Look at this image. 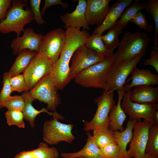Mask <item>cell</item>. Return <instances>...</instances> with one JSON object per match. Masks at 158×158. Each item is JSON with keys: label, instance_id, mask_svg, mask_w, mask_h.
I'll return each instance as SVG.
<instances>
[{"label": "cell", "instance_id": "ffe728a7", "mask_svg": "<svg viewBox=\"0 0 158 158\" xmlns=\"http://www.w3.org/2000/svg\"><path fill=\"white\" fill-rule=\"evenodd\" d=\"M23 97L25 102V106L22 111L25 119L30 123L32 128L35 126V120L37 116L40 113L46 112L49 115L52 116L53 118L58 120L63 119L64 118L56 111L50 112L48 111L46 108H42L38 111L35 109L32 106V103L35 100L30 94L28 91H25L21 95Z\"/></svg>", "mask_w": 158, "mask_h": 158}, {"label": "cell", "instance_id": "9a60e30c", "mask_svg": "<svg viewBox=\"0 0 158 158\" xmlns=\"http://www.w3.org/2000/svg\"><path fill=\"white\" fill-rule=\"evenodd\" d=\"M110 0H87L85 18L88 25H99L105 19L111 6Z\"/></svg>", "mask_w": 158, "mask_h": 158}, {"label": "cell", "instance_id": "ab89813d", "mask_svg": "<svg viewBox=\"0 0 158 158\" xmlns=\"http://www.w3.org/2000/svg\"><path fill=\"white\" fill-rule=\"evenodd\" d=\"M144 65L153 66L158 73V49L153 48L151 52L150 57L145 60Z\"/></svg>", "mask_w": 158, "mask_h": 158}, {"label": "cell", "instance_id": "8992f818", "mask_svg": "<svg viewBox=\"0 0 158 158\" xmlns=\"http://www.w3.org/2000/svg\"><path fill=\"white\" fill-rule=\"evenodd\" d=\"M65 41V30L61 28L52 30L43 36L37 54L54 65L62 53Z\"/></svg>", "mask_w": 158, "mask_h": 158}, {"label": "cell", "instance_id": "2e32d148", "mask_svg": "<svg viewBox=\"0 0 158 158\" xmlns=\"http://www.w3.org/2000/svg\"><path fill=\"white\" fill-rule=\"evenodd\" d=\"M133 0H118L111 6L105 19L103 22L94 30L92 35H102L105 31L109 30L116 24L120 18L125 9L131 5Z\"/></svg>", "mask_w": 158, "mask_h": 158}, {"label": "cell", "instance_id": "4fadbf2b", "mask_svg": "<svg viewBox=\"0 0 158 158\" xmlns=\"http://www.w3.org/2000/svg\"><path fill=\"white\" fill-rule=\"evenodd\" d=\"M65 41L63 50L59 59L69 63L75 51L85 45L90 35L87 30L68 27L65 30Z\"/></svg>", "mask_w": 158, "mask_h": 158}, {"label": "cell", "instance_id": "d6986e66", "mask_svg": "<svg viewBox=\"0 0 158 158\" xmlns=\"http://www.w3.org/2000/svg\"><path fill=\"white\" fill-rule=\"evenodd\" d=\"M129 97L132 102L140 104H154L158 102V87L150 85L135 86L130 90Z\"/></svg>", "mask_w": 158, "mask_h": 158}, {"label": "cell", "instance_id": "e0dca14e", "mask_svg": "<svg viewBox=\"0 0 158 158\" xmlns=\"http://www.w3.org/2000/svg\"><path fill=\"white\" fill-rule=\"evenodd\" d=\"M86 1L79 0L75 10L71 13H67L61 16V22L64 25V28H75L78 29L82 28L87 30L90 27L86 19Z\"/></svg>", "mask_w": 158, "mask_h": 158}, {"label": "cell", "instance_id": "f6af8a7d", "mask_svg": "<svg viewBox=\"0 0 158 158\" xmlns=\"http://www.w3.org/2000/svg\"><path fill=\"white\" fill-rule=\"evenodd\" d=\"M138 158H158V156H155L145 154L143 156Z\"/></svg>", "mask_w": 158, "mask_h": 158}, {"label": "cell", "instance_id": "44dd1931", "mask_svg": "<svg viewBox=\"0 0 158 158\" xmlns=\"http://www.w3.org/2000/svg\"><path fill=\"white\" fill-rule=\"evenodd\" d=\"M87 135L86 143L83 149L74 153L62 152L61 154V157L63 158H76L80 157L86 158H109L98 147L89 131H87Z\"/></svg>", "mask_w": 158, "mask_h": 158}, {"label": "cell", "instance_id": "e575fe53", "mask_svg": "<svg viewBox=\"0 0 158 158\" xmlns=\"http://www.w3.org/2000/svg\"><path fill=\"white\" fill-rule=\"evenodd\" d=\"M102 152L109 158H129L123 152L115 142L109 144L100 149Z\"/></svg>", "mask_w": 158, "mask_h": 158}, {"label": "cell", "instance_id": "1f68e13d", "mask_svg": "<svg viewBox=\"0 0 158 158\" xmlns=\"http://www.w3.org/2000/svg\"><path fill=\"white\" fill-rule=\"evenodd\" d=\"M152 17L155 26V39L153 48H158V0H149L145 8Z\"/></svg>", "mask_w": 158, "mask_h": 158}, {"label": "cell", "instance_id": "7402d4cb", "mask_svg": "<svg viewBox=\"0 0 158 158\" xmlns=\"http://www.w3.org/2000/svg\"><path fill=\"white\" fill-rule=\"evenodd\" d=\"M118 101L111 110L109 115V126L113 132L118 130L122 131L124 129L123 125L126 118V115L121 106L122 98L124 93V87L117 90Z\"/></svg>", "mask_w": 158, "mask_h": 158}, {"label": "cell", "instance_id": "7c38bea8", "mask_svg": "<svg viewBox=\"0 0 158 158\" xmlns=\"http://www.w3.org/2000/svg\"><path fill=\"white\" fill-rule=\"evenodd\" d=\"M131 90L125 92L121 102V106L129 120H138L143 118L152 124V119L153 113L158 109L157 103L154 104H140L132 102L129 95Z\"/></svg>", "mask_w": 158, "mask_h": 158}, {"label": "cell", "instance_id": "f35d334b", "mask_svg": "<svg viewBox=\"0 0 158 158\" xmlns=\"http://www.w3.org/2000/svg\"><path fill=\"white\" fill-rule=\"evenodd\" d=\"M41 0H30V2L33 14V20L39 25H42L45 22L42 17L40 6Z\"/></svg>", "mask_w": 158, "mask_h": 158}, {"label": "cell", "instance_id": "9c48e42d", "mask_svg": "<svg viewBox=\"0 0 158 158\" xmlns=\"http://www.w3.org/2000/svg\"><path fill=\"white\" fill-rule=\"evenodd\" d=\"M106 58L95 53L85 45L80 47L75 51L71 59L70 81L74 79L84 70L103 61Z\"/></svg>", "mask_w": 158, "mask_h": 158}, {"label": "cell", "instance_id": "7bdbcfd3", "mask_svg": "<svg viewBox=\"0 0 158 158\" xmlns=\"http://www.w3.org/2000/svg\"><path fill=\"white\" fill-rule=\"evenodd\" d=\"M32 150L24 151L17 154L14 158H33Z\"/></svg>", "mask_w": 158, "mask_h": 158}, {"label": "cell", "instance_id": "ba28073f", "mask_svg": "<svg viewBox=\"0 0 158 158\" xmlns=\"http://www.w3.org/2000/svg\"><path fill=\"white\" fill-rule=\"evenodd\" d=\"M142 57L140 55L123 63L116 65L113 64L108 73L104 89L111 92L123 88L127 77Z\"/></svg>", "mask_w": 158, "mask_h": 158}, {"label": "cell", "instance_id": "3957f363", "mask_svg": "<svg viewBox=\"0 0 158 158\" xmlns=\"http://www.w3.org/2000/svg\"><path fill=\"white\" fill-rule=\"evenodd\" d=\"M113 64V56L107 57L103 61L83 70L74 78L80 86L104 89L108 73Z\"/></svg>", "mask_w": 158, "mask_h": 158}, {"label": "cell", "instance_id": "5bb4252c", "mask_svg": "<svg viewBox=\"0 0 158 158\" xmlns=\"http://www.w3.org/2000/svg\"><path fill=\"white\" fill-rule=\"evenodd\" d=\"M23 32L22 36L17 37L12 41L10 46L14 54H18L25 49L37 52L43 36L35 32L31 28H25Z\"/></svg>", "mask_w": 158, "mask_h": 158}, {"label": "cell", "instance_id": "bcb514c9", "mask_svg": "<svg viewBox=\"0 0 158 158\" xmlns=\"http://www.w3.org/2000/svg\"><path fill=\"white\" fill-rule=\"evenodd\" d=\"M78 158H85V157H78Z\"/></svg>", "mask_w": 158, "mask_h": 158}, {"label": "cell", "instance_id": "5b68a950", "mask_svg": "<svg viewBox=\"0 0 158 158\" xmlns=\"http://www.w3.org/2000/svg\"><path fill=\"white\" fill-rule=\"evenodd\" d=\"M50 73L43 77L29 92L35 99L47 104V110L56 112L61 102L58 92Z\"/></svg>", "mask_w": 158, "mask_h": 158}, {"label": "cell", "instance_id": "d6a6232c", "mask_svg": "<svg viewBox=\"0 0 158 158\" xmlns=\"http://www.w3.org/2000/svg\"><path fill=\"white\" fill-rule=\"evenodd\" d=\"M24 106V100L22 95L11 96L0 104V109L6 107L8 110H19L22 111Z\"/></svg>", "mask_w": 158, "mask_h": 158}, {"label": "cell", "instance_id": "ee69618b", "mask_svg": "<svg viewBox=\"0 0 158 158\" xmlns=\"http://www.w3.org/2000/svg\"><path fill=\"white\" fill-rule=\"evenodd\" d=\"M152 119L154 125H158V111H155L153 113Z\"/></svg>", "mask_w": 158, "mask_h": 158}, {"label": "cell", "instance_id": "603a6c76", "mask_svg": "<svg viewBox=\"0 0 158 158\" xmlns=\"http://www.w3.org/2000/svg\"><path fill=\"white\" fill-rule=\"evenodd\" d=\"M69 72V63L59 59L53 65L50 73L58 90H62L70 82Z\"/></svg>", "mask_w": 158, "mask_h": 158}, {"label": "cell", "instance_id": "74e56055", "mask_svg": "<svg viewBox=\"0 0 158 158\" xmlns=\"http://www.w3.org/2000/svg\"><path fill=\"white\" fill-rule=\"evenodd\" d=\"M10 78L7 72L4 73L3 75V86L0 92V104L10 96L12 92L10 82Z\"/></svg>", "mask_w": 158, "mask_h": 158}, {"label": "cell", "instance_id": "4dcf8cb0", "mask_svg": "<svg viewBox=\"0 0 158 158\" xmlns=\"http://www.w3.org/2000/svg\"><path fill=\"white\" fill-rule=\"evenodd\" d=\"M33 157L40 158H58L59 153L54 147H49L47 143H40L37 149L32 150Z\"/></svg>", "mask_w": 158, "mask_h": 158}, {"label": "cell", "instance_id": "6da1fadb", "mask_svg": "<svg viewBox=\"0 0 158 158\" xmlns=\"http://www.w3.org/2000/svg\"><path fill=\"white\" fill-rule=\"evenodd\" d=\"M150 39L144 32H126L118 46L117 51L113 56V65L123 63L141 55H145Z\"/></svg>", "mask_w": 158, "mask_h": 158}, {"label": "cell", "instance_id": "f1b7e54d", "mask_svg": "<svg viewBox=\"0 0 158 158\" xmlns=\"http://www.w3.org/2000/svg\"><path fill=\"white\" fill-rule=\"evenodd\" d=\"M145 153L158 156V125L153 124L149 129Z\"/></svg>", "mask_w": 158, "mask_h": 158}, {"label": "cell", "instance_id": "cb8c5ba5", "mask_svg": "<svg viewBox=\"0 0 158 158\" xmlns=\"http://www.w3.org/2000/svg\"><path fill=\"white\" fill-rule=\"evenodd\" d=\"M37 52L28 49L20 52L16 57L14 63L8 72H7L11 78L23 72L32 59Z\"/></svg>", "mask_w": 158, "mask_h": 158}, {"label": "cell", "instance_id": "277c9868", "mask_svg": "<svg viewBox=\"0 0 158 158\" xmlns=\"http://www.w3.org/2000/svg\"><path fill=\"white\" fill-rule=\"evenodd\" d=\"M114 96V92H109L104 89L101 95L95 99L97 106V111L90 121L85 122V131L101 130L109 128V114L116 103Z\"/></svg>", "mask_w": 158, "mask_h": 158}, {"label": "cell", "instance_id": "52a82bcc", "mask_svg": "<svg viewBox=\"0 0 158 158\" xmlns=\"http://www.w3.org/2000/svg\"><path fill=\"white\" fill-rule=\"evenodd\" d=\"M73 126L72 124L63 123L53 118L44 124L43 140L50 145H56L62 141L71 143L75 139L72 133Z\"/></svg>", "mask_w": 158, "mask_h": 158}, {"label": "cell", "instance_id": "60d3db41", "mask_svg": "<svg viewBox=\"0 0 158 158\" xmlns=\"http://www.w3.org/2000/svg\"><path fill=\"white\" fill-rule=\"evenodd\" d=\"M12 0H0V22L5 18L7 11L11 6Z\"/></svg>", "mask_w": 158, "mask_h": 158}, {"label": "cell", "instance_id": "7a4b0ae2", "mask_svg": "<svg viewBox=\"0 0 158 158\" xmlns=\"http://www.w3.org/2000/svg\"><path fill=\"white\" fill-rule=\"evenodd\" d=\"M20 0L12 1V5L8 10L5 19L0 22V32L7 34L14 32L17 37L20 36L24 27L33 20L31 8H23L27 5Z\"/></svg>", "mask_w": 158, "mask_h": 158}, {"label": "cell", "instance_id": "ac0fdd59", "mask_svg": "<svg viewBox=\"0 0 158 158\" xmlns=\"http://www.w3.org/2000/svg\"><path fill=\"white\" fill-rule=\"evenodd\" d=\"M131 76L125 83L131 80V83L124 86L125 92L135 86L140 85L154 86L158 84V76L153 73L148 69H139L136 67L132 72Z\"/></svg>", "mask_w": 158, "mask_h": 158}, {"label": "cell", "instance_id": "d4e9b609", "mask_svg": "<svg viewBox=\"0 0 158 158\" xmlns=\"http://www.w3.org/2000/svg\"><path fill=\"white\" fill-rule=\"evenodd\" d=\"M137 121L129 120L127 124L126 128L123 131L113 132L114 139L117 145L123 152L127 154L126 147L132 139L133 126Z\"/></svg>", "mask_w": 158, "mask_h": 158}, {"label": "cell", "instance_id": "4316f807", "mask_svg": "<svg viewBox=\"0 0 158 158\" xmlns=\"http://www.w3.org/2000/svg\"><path fill=\"white\" fill-rule=\"evenodd\" d=\"M147 3H140L139 0H135L133 4L130 5L128 8L123 12L119 20L116 24L122 28H125L128 22L133 19L139 11L145 8Z\"/></svg>", "mask_w": 158, "mask_h": 158}, {"label": "cell", "instance_id": "30bf717a", "mask_svg": "<svg viewBox=\"0 0 158 158\" xmlns=\"http://www.w3.org/2000/svg\"><path fill=\"white\" fill-rule=\"evenodd\" d=\"M53 65L51 61L37 53L23 74L28 90L51 73Z\"/></svg>", "mask_w": 158, "mask_h": 158}, {"label": "cell", "instance_id": "d590c367", "mask_svg": "<svg viewBox=\"0 0 158 158\" xmlns=\"http://www.w3.org/2000/svg\"><path fill=\"white\" fill-rule=\"evenodd\" d=\"M10 82L12 92L16 91L21 92L28 90L23 74L10 78Z\"/></svg>", "mask_w": 158, "mask_h": 158}, {"label": "cell", "instance_id": "836d02e7", "mask_svg": "<svg viewBox=\"0 0 158 158\" xmlns=\"http://www.w3.org/2000/svg\"><path fill=\"white\" fill-rule=\"evenodd\" d=\"M7 122L9 126L16 125L20 128H25L22 111L19 110H8L5 113Z\"/></svg>", "mask_w": 158, "mask_h": 158}, {"label": "cell", "instance_id": "8fae6325", "mask_svg": "<svg viewBox=\"0 0 158 158\" xmlns=\"http://www.w3.org/2000/svg\"><path fill=\"white\" fill-rule=\"evenodd\" d=\"M152 125L145 120L137 121L133 126L129 148L127 151L129 158H138L145 154L149 130Z\"/></svg>", "mask_w": 158, "mask_h": 158}, {"label": "cell", "instance_id": "83f0119b", "mask_svg": "<svg viewBox=\"0 0 158 158\" xmlns=\"http://www.w3.org/2000/svg\"><path fill=\"white\" fill-rule=\"evenodd\" d=\"M122 29L116 23L107 33L102 36L101 39L104 43L110 49L113 50L118 47L120 42L118 36L122 33Z\"/></svg>", "mask_w": 158, "mask_h": 158}, {"label": "cell", "instance_id": "484cf974", "mask_svg": "<svg viewBox=\"0 0 158 158\" xmlns=\"http://www.w3.org/2000/svg\"><path fill=\"white\" fill-rule=\"evenodd\" d=\"M100 34L92 35L89 37L85 45L95 53L105 57H112L113 50L109 49L104 43Z\"/></svg>", "mask_w": 158, "mask_h": 158}, {"label": "cell", "instance_id": "8d00e7d4", "mask_svg": "<svg viewBox=\"0 0 158 158\" xmlns=\"http://www.w3.org/2000/svg\"><path fill=\"white\" fill-rule=\"evenodd\" d=\"M130 22L134 23L140 28L149 32L152 31L154 29L148 23L142 11H139Z\"/></svg>", "mask_w": 158, "mask_h": 158}, {"label": "cell", "instance_id": "f546056e", "mask_svg": "<svg viewBox=\"0 0 158 158\" xmlns=\"http://www.w3.org/2000/svg\"><path fill=\"white\" fill-rule=\"evenodd\" d=\"M93 138L95 142L99 149L109 144L115 142L113 131L109 128L101 130H93Z\"/></svg>", "mask_w": 158, "mask_h": 158}, {"label": "cell", "instance_id": "b9f144b4", "mask_svg": "<svg viewBox=\"0 0 158 158\" xmlns=\"http://www.w3.org/2000/svg\"><path fill=\"white\" fill-rule=\"evenodd\" d=\"M56 5H61L63 8L65 9L67 8L68 6L67 3L63 2L61 0H45L44 6L41 11L42 15H43L45 13L48 8Z\"/></svg>", "mask_w": 158, "mask_h": 158}]
</instances>
